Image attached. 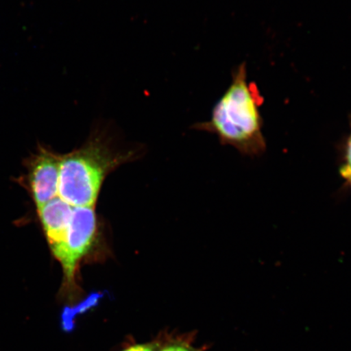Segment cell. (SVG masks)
<instances>
[{"mask_svg": "<svg viewBox=\"0 0 351 351\" xmlns=\"http://www.w3.org/2000/svg\"><path fill=\"white\" fill-rule=\"evenodd\" d=\"M195 332L178 335L175 332H162L158 337L159 349L158 351H206L209 346L204 345L197 348L195 346Z\"/></svg>", "mask_w": 351, "mask_h": 351, "instance_id": "8992f818", "label": "cell"}, {"mask_svg": "<svg viewBox=\"0 0 351 351\" xmlns=\"http://www.w3.org/2000/svg\"><path fill=\"white\" fill-rule=\"evenodd\" d=\"M346 180L350 184V186H351V175L349 176L348 178H346Z\"/></svg>", "mask_w": 351, "mask_h": 351, "instance_id": "9c48e42d", "label": "cell"}, {"mask_svg": "<svg viewBox=\"0 0 351 351\" xmlns=\"http://www.w3.org/2000/svg\"><path fill=\"white\" fill-rule=\"evenodd\" d=\"M134 157L117 152L104 138H90L80 148L60 157L59 191L61 199L73 208L95 207L107 176Z\"/></svg>", "mask_w": 351, "mask_h": 351, "instance_id": "7a4b0ae2", "label": "cell"}, {"mask_svg": "<svg viewBox=\"0 0 351 351\" xmlns=\"http://www.w3.org/2000/svg\"><path fill=\"white\" fill-rule=\"evenodd\" d=\"M342 178H346L351 175V132L346 140L344 154V163L341 169Z\"/></svg>", "mask_w": 351, "mask_h": 351, "instance_id": "ba28073f", "label": "cell"}, {"mask_svg": "<svg viewBox=\"0 0 351 351\" xmlns=\"http://www.w3.org/2000/svg\"><path fill=\"white\" fill-rule=\"evenodd\" d=\"M73 208L71 205L56 197L38 209L47 243L55 258L65 243Z\"/></svg>", "mask_w": 351, "mask_h": 351, "instance_id": "5b68a950", "label": "cell"}, {"mask_svg": "<svg viewBox=\"0 0 351 351\" xmlns=\"http://www.w3.org/2000/svg\"><path fill=\"white\" fill-rule=\"evenodd\" d=\"M97 241L98 219L95 207L73 208L65 243L56 257L62 266L64 275L60 300L70 307L79 304L84 295L77 284L78 269Z\"/></svg>", "mask_w": 351, "mask_h": 351, "instance_id": "3957f363", "label": "cell"}, {"mask_svg": "<svg viewBox=\"0 0 351 351\" xmlns=\"http://www.w3.org/2000/svg\"><path fill=\"white\" fill-rule=\"evenodd\" d=\"M263 102L257 86L247 80L245 64H241L214 107L210 119L195 128L216 134L222 144L230 145L243 155L260 156L266 150L260 110Z\"/></svg>", "mask_w": 351, "mask_h": 351, "instance_id": "6da1fadb", "label": "cell"}, {"mask_svg": "<svg viewBox=\"0 0 351 351\" xmlns=\"http://www.w3.org/2000/svg\"><path fill=\"white\" fill-rule=\"evenodd\" d=\"M60 157L40 147L30 162L29 182L38 209L58 197Z\"/></svg>", "mask_w": 351, "mask_h": 351, "instance_id": "277c9868", "label": "cell"}, {"mask_svg": "<svg viewBox=\"0 0 351 351\" xmlns=\"http://www.w3.org/2000/svg\"><path fill=\"white\" fill-rule=\"evenodd\" d=\"M159 349V339L146 343H129L120 351H158Z\"/></svg>", "mask_w": 351, "mask_h": 351, "instance_id": "52a82bcc", "label": "cell"}]
</instances>
